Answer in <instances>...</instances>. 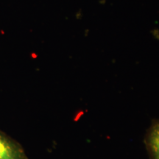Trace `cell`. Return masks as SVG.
<instances>
[{
  "mask_svg": "<svg viewBox=\"0 0 159 159\" xmlns=\"http://www.w3.org/2000/svg\"><path fill=\"white\" fill-rule=\"evenodd\" d=\"M0 159H27L22 147L0 131Z\"/></svg>",
  "mask_w": 159,
  "mask_h": 159,
  "instance_id": "obj_1",
  "label": "cell"
},
{
  "mask_svg": "<svg viewBox=\"0 0 159 159\" xmlns=\"http://www.w3.org/2000/svg\"><path fill=\"white\" fill-rule=\"evenodd\" d=\"M150 159H159V119H154L144 137Z\"/></svg>",
  "mask_w": 159,
  "mask_h": 159,
  "instance_id": "obj_2",
  "label": "cell"
}]
</instances>
